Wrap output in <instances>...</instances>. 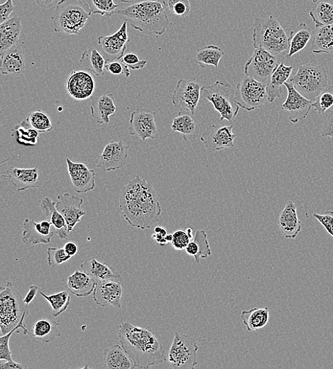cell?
<instances>
[{
    "instance_id": "cell-1",
    "label": "cell",
    "mask_w": 333,
    "mask_h": 369,
    "mask_svg": "<svg viewBox=\"0 0 333 369\" xmlns=\"http://www.w3.org/2000/svg\"><path fill=\"white\" fill-rule=\"evenodd\" d=\"M120 207L125 219L133 227L150 229L159 221L162 209L152 184L137 176L123 189Z\"/></svg>"
},
{
    "instance_id": "cell-2",
    "label": "cell",
    "mask_w": 333,
    "mask_h": 369,
    "mask_svg": "<svg viewBox=\"0 0 333 369\" xmlns=\"http://www.w3.org/2000/svg\"><path fill=\"white\" fill-rule=\"evenodd\" d=\"M119 338L137 368H148L165 360L162 343L151 330L126 321L121 323Z\"/></svg>"
},
{
    "instance_id": "cell-3",
    "label": "cell",
    "mask_w": 333,
    "mask_h": 369,
    "mask_svg": "<svg viewBox=\"0 0 333 369\" xmlns=\"http://www.w3.org/2000/svg\"><path fill=\"white\" fill-rule=\"evenodd\" d=\"M114 14L129 22L134 30L148 35H163L170 25L164 6L156 0H146L117 10Z\"/></svg>"
},
{
    "instance_id": "cell-4",
    "label": "cell",
    "mask_w": 333,
    "mask_h": 369,
    "mask_svg": "<svg viewBox=\"0 0 333 369\" xmlns=\"http://www.w3.org/2000/svg\"><path fill=\"white\" fill-rule=\"evenodd\" d=\"M92 14L88 4L83 0H60L52 16L57 33L79 35Z\"/></svg>"
},
{
    "instance_id": "cell-5",
    "label": "cell",
    "mask_w": 333,
    "mask_h": 369,
    "mask_svg": "<svg viewBox=\"0 0 333 369\" xmlns=\"http://www.w3.org/2000/svg\"><path fill=\"white\" fill-rule=\"evenodd\" d=\"M254 23L252 41L255 49L265 50L276 56L289 50V37L276 18H256Z\"/></svg>"
},
{
    "instance_id": "cell-6",
    "label": "cell",
    "mask_w": 333,
    "mask_h": 369,
    "mask_svg": "<svg viewBox=\"0 0 333 369\" xmlns=\"http://www.w3.org/2000/svg\"><path fill=\"white\" fill-rule=\"evenodd\" d=\"M201 97L209 101L220 114L221 121L232 122L241 107L235 99V91L227 82L216 81L201 88Z\"/></svg>"
},
{
    "instance_id": "cell-7",
    "label": "cell",
    "mask_w": 333,
    "mask_h": 369,
    "mask_svg": "<svg viewBox=\"0 0 333 369\" xmlns=\"http://www.w3.org/2000/svg\"><path fill=\"white\" fill-rule=\"evenodd\" d=\"M19 291L8 282L0 288V328L6 335L17 328L25 313L27 306Z\"/></svg>"
},
{
    "instance_id": "cell-8",
    "label": "cell",
    "mask_w": 333,
    "mask_h": 369,
    "mask_svg": "<svg viewBox=\"0 0 333 369\" xmlns=\"http://www.w3.org/2000/svg\"><path fill=\"white\" fill-rule=\"evenodd\" d=\"M290 82L299 94L314 102L328 85V77L322 65L307 63L299 65Z\"/></svg>"
},
{
    "instance_id": "cell-9",
    "label": "cell",
    "mask_w": 333,
    "mask_h": 369,
    "mask_svg": "<svg viewBox=\"0 0 333 369\" xmlns=\"http://www.w3.org/2000/svg\"><path fill=\"white\" fill-rule=\"evenodd\" d=\"M199 345L188 335L176 332L168 354L170 368L194 369L197 365Z\"/></svg>"
},
{
    "instance_id": "cell-10",
    "label": "cell",
    "mask_w": 333,
    "mask_h": 369,
    "mask_svg": "<svg viewBox=\"0 0 333 369\" xmlns=\"http://www.w3.org/2000/svg\"><path fill=\"white\" fill-rule=\"evenodd\" d=\"M235 99L237 105L248 112L261 109L268 101L266 83L245 76L236 87Z\"/></svg>"
},
{
    "instance_id": "cell-11",
    "label": "cell",
    "mask_w": 333,
    "mask_h": 369,
    "mask_svg": "<svg viewBox=\"0 0 333 369\" xmlns=\"http://www.w3.org/2000/svg\"><path fill=\"white\" fill-rule=\"evenodd\" d=\"M201 84L194 78L178 81L172 101L179 113L190 112L195 114L201 96Z\"/></svg>"
},
{
    "instance_id": "cell-12",
    "label": "cell",
    "mask_w": 333,
    "mask_h": 369,
    "mask_svg": "<svg viewBox=\"0 0 333 369\" xmlns=\"http://www.w3.org/2000/svg\"><path fill=\"white\" fill-rule=\"evenodd\" d=\"M278 65L276 56L265 50L255 49L252 56L245 63V76L267 84Z\"/></svg>"
},
{
    "instance_id": "cell-13",
    "label": "cell",
    "mask_w": 333,
    "mask_h": 369,
    "mask_svg": "<svg viewBox=\"0 0 333 369\" xmlns=\"http://www.w3.org/2000/svg\"><path fill=\"white\" fill-rule=\"evenodd\" d=\"M233 127V125H212L203 131L201 141L209 152L232 148L236 137L232 131Z\"/></svg>"
},
{
    "instance_id": "cell-14",
    "label": "cell",
    "mask_w": 333,
    "mask_h": 369,
    "mask_svg": "<svg viewBox=\"0 0 333 369\" xmlns=\"http://www.w3.org/2000/svg\"><path fill=\"white\" fill-rule=\"evenodd\" d=\"M284 85L287 89L288 94L281 107L287 113L290 121L296 124L307 117L309 112L313 108V101L299 94L291 82H287Z\"/></svg>"
},
{
    "instance_id": "cell-15",
    "label": "cell",
    "mask_w": 333,
    "mask_h": 369,
    "mask_svg": "<svg viewBox=\"0 0 333 369\" xmlns=\"http://www.w3.org/2000/svg\"><path fill=\"white\" fill-rule=\"evenodd\" d=\"M128 25V22L124 21L114 34L99 37L98 43L107 60H121L125 54L127 44L130 42Z\"/></svg>"
},
{
    "instance_id": "cell-16",
    "label": "cell",
    "mask_w": 333,
    "mask_h": 369,
    "mask_svg": "<svg viewBox=\"0 0 333 369\" xmlns=\"http://www.w3.org/2000/svg\"><path fill=\"white\" fill-rule=\"evenodd\" d=\"M156 116L157 112L145 109L132 112L128 128L130 134L137 136L144 143L148 138L154 140L157 132Z\"/></svg>"
},
{
    "instance_id": "cell-17",
    "label": "cell",
    "mask_w": 333,
    "mask_h": 369,
    "mask_svg": "<svg viewBox=\"0 0 333 369\" xmlns=\"http://www.w3.org/2000/svg\"><path fill=\"white\" fill-rule=\"evenodd\" d=\"M130 146L123 141L111 142L104 148L97 167L105 171L123 169L128 164Z\"/></svg>"
},
{
    "instance_id": "cell-18",
    "label": "cell",
    "mask_w": 333,
    "mask_h": 369,
    "mask_svg": "<svg viewBox=\"0 0 333 369\" xmlns=\"http://www.w3.org/2000/svg\"><path fill=\"white\" fill-rule=\"evenodd\" d=\"M94 89V78L91 72L86 70L71 72L65 82L67 94L77 101L91 98Z\"/></svg>"
},
{
    "instance_id": "cell-19",
    "label": "cell",
    "mask_w": 333,
    "mask_h": 369,
    "mask_svg": "<svg viewBox=\"0 0 333 369\" xmlns=\"http://www.w3.org/2000/svg\"><path fill=\"white\" fill-rule=\"evenodd\" d=\"M68 172L74 189L77 193H87L94 189L97 173L82 162H76L66 158Z\"/></svg>"
},
{
    "instance_id": "cell-20",
    "label": "cell",
    "mask_w": 333,
    "mask_h": 369,
    "mask_svg": "<svg viewBox=\"0 0 333 369\" xmlns=\"http://www.w3.org/2000/svg\"><path fill=\"white\" fill-rule=\"evenodd\" d=\"M57 209L63 216L68 233L73 231L81 218L86 215L82 209L83 200L76 196L65 193L57 196Z\"/></svg>"
},
{
    "instance_id": "cell-21",
    "label": "cell",
    "mask_w": 333,
    "mask_h": 369,
    "mask_svg": "<svg viewBox=\"0 0 333 369\" xmlns=\"http://www.w3.org/2000/svg\"><path fill=\"white\" fill-rule=\"evenodd\" d=\"M52 226L49 220L37 222L33 220L26 219L23 223L22 242L29 245L50 243L55 235Z\"/></svg>"
},
{
    "instance_id": "cell-22",
    "label": "cell",
    "mask_w": 333,
    "mask_h": 369,
    "mask_svg": "<svg viewBox=\"0 0 333 369\" xmlns=\"http://www.w3.org/2000/svg\"><path fill=\"white\" fill-rule=\"evenodd\" d=\"M1 177L13 184L19 192L40 187V174L37 167L30 169L11 167L3 171Z\"/></svg>"
},
{
    "instance_id": "cell-23",
    "label": "cell",
    "mask_w": 333,
    "mask_h": 369,
    "mask_svg": "<svg viewBox=\"0 0 333 369\" xmlns=\"http://www.w3.org/2000/svg\"><path fill=\"white\" fill-rule=\"evenodd\" d=\"M123 295V289L121 283L106 280L98 282L93 291V299L101 307L112 306L121 309Z\"/></svg>"
},
{
    "instance_id": "cell-24",
    "label": "cell",
    "mask_w": 333,
    "mask_h": 369,
    "mask_svg": "<svg viewBox=\"0 0 333 369\" xmlns=\"http://www.w3.org/2000/svg\"><path fill=\"white\" fill-rule=\"evenodd\" d=\"M26 70V54L19 45H14L1 54V73L19 77Z\"/></svg>"
},
{
    "instance_id": "cell-25",
    "label": "cell",
    "mask_w": 333,
    "mask_h": 369,
    "mask_svg": "<svg viewBox=\"0 0 333 369\" xmlns=\"http://www.w3.org/2000/svg\"><path fill=\"white\" fill-rule=\"evenodd\" d=\"M278 224L282 235L287 239H295L301 231L296 204L290 200L285 204L278 219Z\"/></svg>"
},
{
    "instance_id": "cell-26",
    "label": "cell",
    "mask_w": 333,
    "mask_h": 369,
    "mask_svg": "<svg viewBox=\"0 0 333 369\" xmlns=\"http://www.w3.org/2000/svg\"><path fill=\"white\" fill-rule=\"evenodd\" d=\"M91 116L100 125H108L110 117H114L118 109L114 104L113 94L92 97L90 105Z\"/></svg>"
},
{
    "instance_id": "cell-27",
    "label": "cell",
    "mask_w": 333,
    "mask_h": 369,
    "mask_svg": "<svg viewBox=\"0 0 333 369\" xmlns=\"http://www.w3.org/2000/svg\"><path fill=\"white\" fill-rule=\"evenodd\" d=\"M292 71V65H285L283 62L278 65L266 84L269 103H272L281 96L282 87L291 78Z\"/></svg>"
},
{
    "instance_id": "cell-28",
    "label": "cell",
    "mask_w": 333,
    "mask_h": 369,
    "mask_svg": "<svg viewBox=\"0 0 333 369\" xmlns=\"http://www.w3.org/2000/svg\"><path fill=\"white\" fill-rule=\"evenodd\" d=\"M57 201H53L51 198L44 197L40 203L41 209L46 215L53 227L54 233L63 240L68 239V226L63 216L57 209Z\"/></svg>"
},
{
    "instance_id": "cell-29",
    "label": "cell",
    "mask_w": 333,
    "mask_h": 369,
    "mask_svg": "<svg viewBox=\"0 0 333 369\" xmlns=\"http://www.w3.org/2000/svg\"><path fill=\"white\" fill-rule=\"evenodd\" d=\"M22 31L21 19L17 14L0 25V52L1 54L16 45Z\"/></svg>"
},
{
    "instance_id": "cell-30",
    "label": "cell",
    "mask_w": 333,
    "mask_h": 369,
    "mask_svg": "<svg viewBox=\"0 0 333 369\" xmlns=\"http://www.w3.org/2000/svg\"><path fill=\"white\" fill-rule=\"evenodd\" d=\"M81 268L83 271L97 282L106 280H117L121 278V275L114 269L94 257L87 259L81 265Z\"/></svg>"
},
{
    "instance_id": "cell-31",
    "label": "cell",
    "mask_w": 333,
    "mask_h": 369,
    "mask_svg": "<svg viewBox=\"0 0 333 369\" xmlns=\"http://www.w3.org/2000/svg\"><path fill=\"white\" fill-rule=\"evenodd\" d=\"M103 358L105 366L108 368L133 369L137 367L123 346L119 344H114L105 350Z\"/></svg>"
},
{
    "instance_id": "cell-32",
    "label": "cell",
    "mask_w": 333,
    "mask_h": 369,
    "mask_svg": "<svg viewBox=\"0 0 333 369\" xmlns=\"http://www.w3.org/2000/svg\"><path fill=\"white\" fill-rule=\"evenodd\" d=\"M98 282L84 271L77 270L68 276L67 286L70 292L77 297H86L93 293Z\"/></svg>"
},
{
    "instance_id": "cell-33",
    "label": "cell",
    "mask_w": 333,
    "mask_h": 369,
    "mask_svg": "<svg viewBox=\"0 0 333 369\" xmlns=\"http://www.w3.org/2000/svg\"><path fill=\"white\" fill-rule=\"evenodd\" d=\"M185 251L187 255L193 257L198 264L201 259H207L211 256L212 251L204 230L196 231L195 236L190 242Z\"/></svg>"
},
{
    "instance_id": "cell-34",
    "label": "cell",
    "mask_w": 333,
    "mask_h": 369,
    "mask_svg": "<svg viewBox=\"0 0 333 369\" xmlns=\"http://www.w3.org/2000/svg\"><path fill=\"white\" fill-rule=\"evenodd\" d=\"M241 318L250 332L256 331L265 328L270 320V309L265 308H254L248 311L243 310Z\"/></svg>"
},
{
    "instance_id": "cell-35",
    "label": "cell",
    "mask_w": 333,
    "mask_h": 369,
    "mask_svg": "<svg viewBox=\"0 0 333 369\" xmlns=\"http://www.w3.org/2000/svg\"><path fill=\"white\" fill-rule=\"evenodd\" d=\"M312 37V31L305 23L296 27L292 31L289 37V52L287 55V59H290L294 55L301 52L305 48V46L310 41Z\"/></svg>"
},
{
    "instance_id": "cell-36",
    "label": "cell",
    "mask_w": 333,
    "mask_h": 369,
    "mask_svg": "<svg viewBox=\"0 0 333 369\" xmlns=\"http://www.w3.org/2000/svg\"><path fill=\"white\" fill-rule=\"evenodd\" d=\"M79 63L84 70L101 76L104 75L107 59L97 50L90 49L83 53Z\"/></svg>"
},
{
    "instance_id": "cell-37",
    "label": "cell",
    "mask_w": 333,
    "mask_h": 369,
    "mask_svg": "<svg viewBox=\"0 0 333 369\" xmlns=\"http://www.w3.org/2000/svg\"><path fill=\"white\" fill-rule=\"evenodd\" d=\"M312 52L314 54L333 52V25L316 29L314 34Z\"/></svg>"
},
{
    "instance_id": "cell-38",
    "label": "cell",
    "mask_w": 333,
    "mask_h": 369,
    "mask_svg": "<svg viewBox=\"0 0 333 369\" xmlns=\"http://www.w3.org/2000/svg\"><path fill=\"white\" fill-rule=\"evenodd\" d=\"M39 132L26 120L21 122L12 129V136L18 144L23 146H36L38 144Z\"/></svg>"
},
{
    "instance_id": "cell-39",
    "label": "cell",
    "mask_w": 333,
    "mask_h": 369,
    "mask_svg": "<svg viewBox=\"0 0 333 369\" xmlns=\"http://www.w3.org/2000/svg\"><path fill=\"white\" fill-rule=\"evenodd\" d=\"M32 335L49 343L56 337L61 336L58 322L54 320L42 319L34 323L32 326Z\"/></svg>"
},
{
    "instance_id": "cell-40",
    "label": "cell",
    "mask_w": 333,
    "mask_h": 369,
    "mask_svg": "<svg viewBox=\"0 0 333 369\" xmlns=\"http://www.w3.org/2000/svg\"><path fill=\"white\" fill-rule=\"evenodd\" d=\"M224 51L218 45H210L199 50L195 56V62L203 67L212 65L218 68Z\"/></svg>"
},
{
    "instance_id": "cell-41",
    "label": "cell",
    "mask_w": 333,
    "mask_h": 369,
    "mask_svg": "<svg viewBox=\"0 0 333 369\" xmlns=\"http://www.w3.org/2000/svg\"><path fill=\"white\" fill-rule=\"evenodd\" d=\"M309 12L316 29L333 25V6L329 3L321 1Z\"/></svg>"
},
{
    "instance_id": "cell-42",
    "label": "cell",
    "mask_w": 333,
    "mask_h": 369,
    "mask_svg": "<svg viewBox=\"0 0 333 369\" xmlns=\"http://www.w3.org/2000/svg\"><path fill=\"white\" fill-rule=\"evenodd\" d=\"M172 129L174 132L181 133L185 141H188L189 137L194 136L196 131H199L195 120L189 115L181 113L174 119Z\"/></svg>"
},
{
    "instance_id": "cell-43",
    "label": "cell",
    "mask_w": 333,
    "mask_h": 369,
    "mask_svg": "<svg viewBox=\"0 0 333 369\" xmlns=\"http://www.w3.org/2000/svg\"><path fill=\"white\" fill-rule=\"evenodd\" d=\"M28 307L27 306L25 313H23V315L22 318L21 319L19 325L17 328L13 329L11 332L8 333L6 335H3L1 337H0V360L1 361H11L13 360L12 356V351L10 348V337H12V334L17 331L18 329H22L23 335H26L30 333L29 330L27 329L26 326V317L28 314L29 310Z\"/></svg>"
},
{
    "instance_id": "cell-44",
    "label": "cell",
    "mask_w": 333,
    "mask_h": 369,
    "mask_svg": "<svg viewBox=\"0 0 333 369\" xmlns=\"http://www.w3.org/2000/svg\"><path fill=\"white\" fill-rule=\"evenodd\" d=\"M40 293L50 304L52 315L55 317L60 316L70 306V296L66 291H61L52 295H46L43 292Z\"/></svg>"
},
{
    "instance_id": "cell-45",
    "label": "cell",
    "mask_w": 333,
    "mask_h": 369,
    "mask_svg": "<svg viewBox=\"0 0 333 369\" xmlns=\"http://www.w3.org/2000/svg\"><path fill=\"white\" fill-rule=\"evenodd\" d=\"M26 120L39 133L49 132L53 130V124L50 117L41 109L31 112Z\"/></svg>"
},
{
    "instance_id": "cell-46",
    "label": "cell",
    "mask_w": 333,
    "mask_h": 369,
    "mask_svg": "<svg viewBox=\"0 0 333 369\" xmlns=\"http://www.w3.org/2000/svg\"><path fill=\"white\" fill-rule=\"evenodd\" d=\"M312 107L320 114H324L333 107V85H327L313 102Z\"/></svg>"
},
{
    "instance_id": "cell-47",
    "label": "cell",
    "mask_w": 333,
    "mask_h": 369,
    "mask_svg": "<svg viewBox=\"0 0 333 369\" xmlns=\"http://www.w3.org/2000/svg\"><path fill=\"white\" fill-rule=\"evenodd\" d=\"M88 5L93 14H101L111 17L120 6L115 4L114 0H89Z\"/></svg>"
},
{
    "instance_id": "cell-48",
    "label": "cell",
    "mask_w": 333,
    "mask_h": 369,
    "mask_svg": "<svg viewBox=\"0 0 333 369\" xmlns=\"http://www.w3.org/2000/svg\"><path fill=\"white\" fill-rule=\"evenodd\" d=\"M163 5L166 10L177 17H187L192 11L190 0H163Z\"/></svg>"
},
{
    "instance_id": "cell-49",
    "label": "cell",
    "mask_w": 333,
    "mask_h": 369,
    "mask_svg": "<svg viewBox=\"0 0 333 369\" xmlns=\"http://www.w3.org/2000/svg\"><path fill=\"white\" fill-rule=\"evenodd\" d=\"M194 238L192 229L188 228L185 231L177 230L173 233L172 246L176 251L185 250Z\"/></svg>"
},
{
    "instance_id": "cell-50",
    "label": "cell",
    "mask_w": 333,
    "mask_h": 369,
    "mask_svg": "<svg viewBox=\"0 0 333 369\" xmlns=\"http://www.w3.org/2000/svg\"><path fill=\"white\" fill-rule=\"evenodd\" d=\"M47 255L48 264L52 268L67 262L71 258L64 248L61 247H50L47 250Z\"/></svg>"
},
{
    "instance_id": "cell-51",
    "label": "cell",
    "mask_w": 333,
    "mask_h": 369,
    "mask_svg": "<svg viewBox=\"0 0 333 369\" xmlns=\"http://www.w3.org/2000/svg\"><path fill=\"white\" fill-rule=\"evenodd\" d=\"M105 70L113 76L123 75L129 78L131 75L130 69L120 60H107Z\"/></svg>"
},
{
    "instance_id": "cell-52",
    "label": "cell",
    "mask_w": 333,
    "mask_h": 369,
    "mask_svg": "<svg viewBox=\"0 0 333 369\" xmlns=\"http://www.w3.org/2000/svg\"><path fill=\"white\" fill-rule=\"evenodd\" d=\"M120 61L134 71L143 70L148 64L146 60H141L138 55L133 53L125 54Z\"/></svg>"
},
{
    "instance_id": "cell-53",
    "label": "cell",
    "mask_w": 333,
    "mask_h": 369,
    "mask_svg": "<svg viewBox=\"0 0 333 369\" xmlns=\"http://www.w3.org/2000/svg\"><path fill=\"white\" fill-rule=\"evenodd\" d=\"M321 134L322 137L333 140V107L328 110L323 120Z\"/></svg>"
},
{
    "instance_id": "cell-54",
    "label": "cell",
    "mask_w": 333,
    "mask_h": 369,
    "mask_svg": "<svg viewBox=\"0 0 333 369\" xmlns=\"http://www.w3.org/2000/svg\"><path fill=\"white\" fill-rule=\"evenodd\" d=\"M313 217L323 226L327 233L333 238V211H327L323 215L314 213Z\"/></svg>"
},
{
    "instance_id": "cell-55",
    "label": "cell",
    "mask_w": 333,
    "mask_h": 369,
    "mask_svg": "<svg viewBox=\"0 0 333 369\" xmlns=\"http://www.w3.org/2000/svg\"><path fill=\"white\" fill-rule=\"evenodd\" d=\"M15 9L13 0H7V1L0 6V23H3L10 19V14Z\"/></svg>"
},
{
    "instance_id": "cell-56",
    "label": "cell",
    "mask_w": 333,
    "mask_h": 369,
    "mask_svg": "<svg viewBox=\"0 0 333 369\" xmlns=\"http://www.w3.org/2000/svg\"><path fill=\"white\" fill-rule=\"evenodd\" d=\"M5 361V363L3 361L0 362V369H26L28 368L27 365L17 363L14 360Z\"/></svg>"
},
{
    "instance_id": "cell-57",
    "label": "cell",
    "mask_w": 333,
    "mask_h": 369,
    "mask_svg": "<svg viewBox=\"0 0 333 369\" xmlns=\"http://www.w3.org/2000/svg\"><path fill=\"white\" fill-rule=\"evenodd\" d=\"M39 287L37 286L32 285L29 287L28 292L25 298H23V303H25L26 306H29L33 302V299L37 295Z\"/></svg>"
},
{
    "instance_id": "cell-58",
    "label": "cell",
    "mask_w": 333,
    "mask_h": 369,
    "mask_svg": "<svg viewBox=\"0 0 333 369\" xmlns=\"http://www.w3.org/2000/svg\"><path fill=\"white\" fill-rule=\"evenodd\" d=\"M63 248L68 255L71 257L76 256L79 252V246L77 243L72 241L65 243Z\"/></svg>"
},
{
    "instance_id": "cell-59",
    "label": "cell",
    "mask_w": 333,
    "mask_h": 369,
    "mask_svg": "<svg viewBox=\"0 0 333 369\" xmlns=\"http://www.w3.org/2000/svg\"><path fill=\"white\" fill-rule=\"evenodd\" d=\"M38 6L43 9H50L56 6L59 1V0H35Z\"/></svg>"
},
{
    "instance_id": "cell-60",
    "label": "cell",
    "mask_w": 333,
    "mask_h": 369,
    "mask_svg": "<svg viewBox=\"0 0 333 369\" xmlns=\"http://www.w3.org/2000/svg\"><path fill=\"white\" fill-rule=\"evenodd\" d=\"M165 238V237H163L155 233L152 236V238L154 240L161 246H165L169 244L168 242L166 241Z\"/></svg>"
},
{
    "instance_id": "cell-61",
    "label": "cell",
    "mask_w": 333,
    "mask_h": 369,
    "mask_svg": "<svg viewBox=\"0 0 333 369\" xmlns=\"http://www.w3.org/2000/svg\"><path fill=\"white\" fill-rule=\"evenodd\" d=\"M154 233L159 234L163 237H165L168 235V230L165 228L161 226H157L154 229Z\"/></svg>"
},
{
    "instance_id": "cell-62",
    "label": "cell",
    "mask_w": 333,
    "mask_h": 369,
    "mask_svg": "<svg viewBox=\"0 0 333 369\" xmlns=\"http://www.w3.org/2000/svg\"><path fill=\"white\" fill-rule=\"evenodd\" d=\"M165 238L166 241L168 242V243H172V239H173V234H168V235L165 236Z\"/></svg>"
},
{
    "instance_id": "cell-63",
    "label": "cell",
    "mask_w": 333,
    "mask_h": 369,
    "mask_svg": "<svg viewBox=\"0 0 333 369\" xmlns=\"http://www.w3.org/2000/svg\"><path fill=\"white\" fill-rule=\"evenodd\" d=\"M133 1V0H121V2L123 3H131Z\"/></svg>"
},
{
    "instance_id": "cell-64",
    "label": "cell",
    "mask_w": 333,
    "mask_h": 369,
    "mask_svg": "<svg viewBox=\"0 0 333 369\" xmlns=\"http://www.w3.org/2000/svg\"><path fill=\"white\" fill-rule=\"evenodd\" d=\"M311 1L314 3H318L321 1H322V0H311Z\"/></svg>"
}]
</instances>
